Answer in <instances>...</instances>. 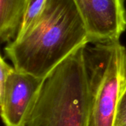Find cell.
I'll list each match as a JSON object with an SVG mask.
<instances>
[{
    "mask_svg": "<svg viewBox=\"0 0 126 126\" xmlns=\"http://www.w3.org/2000/svg\"><path fill=\"white\" fill-rule=\"evenodd\" d=\"M125 112H126V83L124 89H123V91L120 100L117 117H118L120 115H122Z\"/></svg>",
    "mask_w": 126,
    "mask_h": 126,
    "instance_id": "ba28073f",
    "label": "cell"
},
{
    "mask_svg": "<svg viewBox=\"0 0 126 126\" xmlns=\"http://www.w3.org/2000/svg\"><path fill=\"white\" fill-rule=\"evenodd\" d=\"M32 1H33V0H30V2H31ZM30 2H29V4H30Z\"/></svg>",
    "mask_w": 126,
    "mask_h": 126,
    "instance_id": "30bf717a",
    "label": "cell"
},
{
    "mask_svg": "<svg viewBox=\"0 0 126 126\" xmlns=\"http://www.w3.org/2000/svg\"><path fill=\"white\" fill-rule=\"evenodd\" d=\"M30 0H0V39L13 41L19 31Z\"/></svg>",
    "mask_w": 126,
    "mask_h": 126,
    "instance_id": "8992f818",
    "label": "cell"
},
{
    "mask_svg": "<svg viewBox=\"0 0 126 126\" xmlns=\"http://www.w3.org/2000/svg\"><path fill=\"white\" fill-rule=\"evenodd\" d=\"M89 42L119 41L126 30L124 0H73Z\"/></svg>",
    "mask_w": 126,
    "mask_h": 126,
    "instance_id": "277c9868",
    "label": "cell"
},
{
    "mask_svg": "<svg viewBox=\"0 0 126 126\" xmlns=\"http://www.w3.org/2000/svg\"><path fill=\"white\" fill-rule=\"evenodd\" d=\"M43 79L15 69L0 89L1 117L4 126H22Z\"/></svg>",
    "mask_w": 126,
    "mask_h": 126,
    "instance_id": "5b68a950",
    "label": "cell"
},
{
    "mask_svg": "<svg viewBox=\"0 0 126 126\" xmlns=\"http://www.w3.org/2000/svg\"><path fill=\"white\" fill-rule=\"evenodd\" d=\"M47 0H33L28 4L17 36L23 34L38 18L43 11ZM16 36V37H17Z\"/></svg>",
    "mask_w": 126,
    "mask_h": 126,
    "instance_id": "52a82bcc",
    "label": "cell"
},
{
    "mask_svg": "<svg viewBox=\"0 0 126 126\" xmlns=\"http://www.w3.org/2000/svg\"><path fill=\"white\" fill-rule=\"evenodd\" d=\"M88 42L73 0H47L36 21L8 43L4 52L16 70L43 79Z\"/></svg>",
    "mask_w": 126,
    "mask_h": 126,
    "instance_id": "6da1fadb",
    "label": "cell"
},
{
    "mask_svg": "<svg viewBox=\"0 0 126 126\" xmlns=\"http://www.w3.org/2000/svg\"><path fill=\"white\" fill-rule=\"evenodd\" d=\"M89 85L88 126H114L126 83V49L119 41L83 47Z\"/></svg>",
    "mask_w": 126,
    "mask_h": 126,
    "instance_id": "3957f363",
    "label": "cell"
},
{
    "mask_svg": "<svg viewBox=\"0 0 126 126\" xmlns=\"http://www.w3.org/2000/svg\"><path fill=\"white\" fill-rule=\"evenodd\" d=\"M83 47L43 78L22 126H88L89 85Z\"/></svg>",
    "mask_w": 126,
    "mask_h": 126,
    "instance_id": "7a4b0ae2",
    "label": "cell"
},
{
    "mask_svg": "<svg viewBox=\"0 0 126 126\" xmlns=\"http://www.w3.org/2000/svg\"><path fill=\"white\" fill-rule=\"evenodd\" d=\"M114 126H126V112L117 117Z\"/></svg>",
    "mask_w": 126,
    "mask_h": 126,
    "instance_id": "9c48e42d",
    "label": "cell"
}]
</instances>
